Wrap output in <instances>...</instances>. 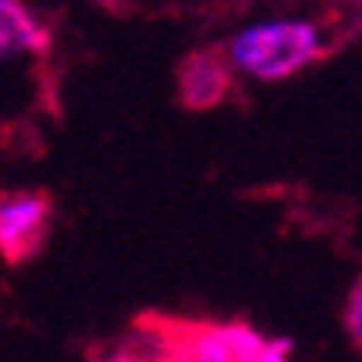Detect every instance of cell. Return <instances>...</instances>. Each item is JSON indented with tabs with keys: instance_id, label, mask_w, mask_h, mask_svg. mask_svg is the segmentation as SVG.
<instances>
[{
	"instance_id": "6da1fadb",
	"label": "cell",
	"mask_w": 362,
	"mask_h": 362,
	"mask_svg": "<svg viewBox=\"0 0 362 362\" xmlns=\"http://www.w3.org/2000/svg\"><path fill=\"white\" fill-rule=\"evenodd\" d=\"M322 51V33L305 18H272L247 25L228 44V62L254 80H286L312 66Z\"/></svg>"
},
{
	"instance_id": "277c9868",
	"label": "cell",
	"mask_w": 362,
	"mask_h": 362,
	"mask_svg": "<svg viewBox=\"0 0 362 362\" xmlns=\"http://www.w3.org/2000/svg\"><path fill=\"white\" fill-rule=\"evenodd\" d=\"M51 40L47 25L22 0H0V58L37 54Z\"/></svg>"
},
{
	"instance_id": "ba28073f",
	"label": "cell",
	"mask_w": 362,
	"mask_h": 362,
	"mask_svg": "<svg viewBox=\"0 0 362 362\" xmlns=\"http://www.w3.org/2000/svg\"><path fill=\"white\" fill-rule=\"evenodd\" d=\"M102 4H112V0H102Z\"/></svg>"
},
{
	"instance_id": "3957f363",
	"label": "cell",
	"mask_w": 362,
	"mask_h": 362,
	"mask_svg": "<svg viewBox=\"0 0 362 362\" xmlns=\"http://www.w3.org/2000/svg\"><path fill=\"white\" fill-rule=\"evenodd\" d=\"M51 196L37 189H4L0 192V257L8 264L29 261L51 232Z\"/></svg>"
},
{
	"instance_id": "52a82bcc",
	"label": "cell",
	"mask_w": 362,
	"mask_h": 362,
	"mask_svg": "<svg viewBox=\"0 0 362 362\" xmlns=\"http://www.w3.org/2000/svg\"><path fill=\"white\" fill-rule=\"evenodd\" d=\"M112 362H145V358H112Z\"/></svg>"
},
{
	"instance_id": "8992f818",
	"label": "cell",
	"mask_w": 362,
	"mask_h": 362,
	"mask_svg": "<svg viewBox=\"0 0 362 362\" xmlns=\"http://www.w3.org/2000/svg\"><path fill=\"white\" fill-rule=\"evenodd\" d=\"M358 315H362V290L355 286L351 290V305H348V329H351L355 341H358V329H362V319Z\"/></svg>"
},
{
	"instance_id": "7a4b0ae2",
	"label": "cell",
	"mask_w": 362,
	"mask_h": 362,
	"mask_svg": "<svg viewBox=\"0 0 362 362\" xmlns=\"http://www.w3.org/2000/svg\"><path fill=\"white\" fill-rule=\"evenodd\" d=\"M174 348L177 362H290L283 341H268L243 322H203L181 326Z\"/></svg>"
},
{
	"instance_id": "5b68a950",
	"label": "cell",
	"mask_w": 362,
	"mask_h": 362,
	"mask_svg": "<svg viewBox=\"0 0 362 362\" xmlns=\"http://www.w3.org/2000/svg\"><path fill=\"white\" fill-rule=\"evenodd\" d=\"M177 87H181V98L192 109H206V105H218L225 98V87H228V69L225 62L210 54H192L185 66H181V76H177Z\"/></svg>"
}]
</instances>
